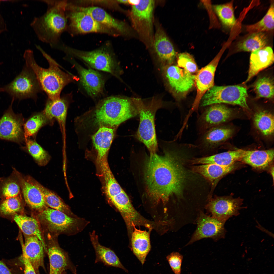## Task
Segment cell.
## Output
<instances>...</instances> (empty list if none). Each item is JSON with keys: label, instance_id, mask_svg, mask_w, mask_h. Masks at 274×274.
I'll list each match as a JSON object with an SVG mask.
<instances>
[{"label": "cell", "instance_id": "cell-1", "mask_svg": "<svg viewBox=\"0 0 274 274\" xmlns=\"http://www.w3.org/2000/svg\"><path fill=\"white\" fill-rule=\"evenodd\" d=\"M179 153L165 150L164 154H150L145 163L144 178L147 194L153 202L166 204L175 195L182 197L185 173Z\"/></svg>", "mask_w": 274, "mask_h": 274}, {"label": "cell", "instance_id": "cell-2", "mask_svg": "<svg viewBox=\"0 0 274 274\" xmlns=\"http://www.w3.org/2000/svg\"><path fill=\"white\" fill-rule=\"evenodd\" d=\"M36 47L47 60L49 64L47 68H42L36 63L32 50L27 49L24 54L26 65L34 74L41 87L46 93L49 99L54 100L60 97L63 88L69 83L77 80V77L70 73L64 72L49 55L39 45Z\"/></svg>", "mask_w": 274, "mask_h": 274}, {"label": "cell", "instance_id": "cell-3", "mask_svg": "<svg viewBox=\"0 0 274 274\" xmlns=\"http://www.w3.org/2000/svg\"><path fill=\"white\" fill-rule=\"evenodd\" d=\"M47 6L46 12L35 17L30 23L39 40L53 48L61 42L62 34L66 31L67 21L65 13L67 0H41Z\"/></svg>", "mask_w": 274, "mask_h": 274}, {"label": "cell", "instance_id": "cell-4", "mask_svg": "<svg viewBox=\"0 0 274 274\" xmlns=\"http://www.w3.org/2000/svg\"><path fill=\"white\" fill-rule=\"evenodd\" d=\"M95 112L96 123L101 126L112 128L138 114L132 99L115 96L107 97L100 101Z\"/></svg>", "mask_w": 274, "mask_h": 274}, {"label": "cell", "instance_id": "cell-5", "mask_svg": "<svg viewBox=\"0 0 274 274\" xmlns=\"http://www.w3.org/2000/svg\"><path fill=\"white\" fill-rule=\"evenodd\" d=\"M140 118L136 134L137 138L147 147L150 154L156 153L158 148L155 127V118L157 110L162 107L160 100L154 98L145 104L139 98L132 99Z\"/></svg>", "mask_w": 274, "mask_h": 274}, {"label": "cell", "instance_id": "cell-6", "mask_svg": "<svg viewBox=\"0 0 274 274\" xmlns=\"http://www.w3.org/2000/svg\"><path fill=\"white\" fill-rule=\"evenodd\" d=\"M57 49L63 51L67 55L81 60L94 70L110 73L120 79L122 71L114 55L106 49H98L91 51H84L69 47L63 43Z\"/></svg>", "mask_w": 274, "mask_h": 274}, {"label": "cell", "instance_id": "cell-7", "mask_svg": "<svg viewBox=\"0 0 274 274\" xmlns=\"http://www.w3.org/2000/svg\"><path fill=\"white\" fill-rule=\"evenodd\" d=\"M36 218L41 225L55 234H75L82 231L89 223L83 218L72 217L48 207L39 212Z\"/></svg>", "mask_w": 274, "mask_h": 274}, {"label": "cell", "instance_id": "cell-8", "mask_svg": "<svg viewBox=\"0 0 274 274\" xmlns=\"http://www.w3.org/2000/svg\"><path fill=\"white\" fill-rule=\"evenodd\" d=\"M247 97V89L242 86L214 85L205 93L199 104L201 106L206 107L225 103L237 105L248 109L246 100Z\"/></svg>", "mask_w": 274, "mask_h": 274}, {"label": "cell", "instance_id": "cell-9", "mask_svg": "<svg viewBox=\"0 0 274 274\" xmlns=\"http://www.w3.org/2000/svg\"><path fill=\"white\" fill-rule=\"evenodd\" d=\"M153 0H140L132 6L130 17L132 25L147 47L153 44Z\"/></svg>", "mask_w": 274, "mask_h": 274}, {"label": "cell", "instance_id": "cell-10", "mask_svg": "<svg viewBox=\"0 0 274 274\" xmlns=\"http://www.w3.org/2000/svg\"><path fill=\"white\" fill-rule=\"evenodd\" d=\"M65 13L67 21L66 31L71 35L97 32L116 35L113 30L99 23L88 13L76 9L68 2Z\"/></svg>", "mask_w": 274, "mask_h": 274}, {"label": "cell", "instance_id": "cell-11", "mask_svg": "<svg viewBox=\"0 0 274 274\" xmlns=\"http://www.w3.org/2000/svg\"><path fill=\"white\" fill-rule=\"evenodd\" d=\"M14 100L35 98L42 89L34 73L26 66L10 83L3 87Z\"/></svg>", "mask_w": 274, "mask_h": 274}, {"label": "cell", "instance_id": "cell-12", "mask_svg": "<svg viewBox=\"0 0 274 274\" xmlns=\"http://www.w3.org/2000/svg\"><path fill=\"white\" fill-rule=\"evenodd\" d=\"M12 98L10 105L0 119V139L20 144L25 141L23 126L24 119L22 114L13 112Z\"/></svg>", "mask_w": 274, "mask_h": 274}, {"label": "cell", "instance_id": "cell-13", "mask_svg": "<svg viewBox=\"0 0 274 274\" xmlns=\"http://www.w3.org/2000/svg\"><path fill=\"white\" fill-rule=\"evenodd\" d=\"M197 226L187 245L202 238H210L215 241L225 237V222L200 211L197 218Z\"/></svg>", "mask_w": 274, "mask_h": 274}, {"label": "cell", "instance_id": "cell-14", "mask_svg": "<svg viewBox=\"0 0 274 274\" xmlns=\"http://www.w3.org/2000/svg\"><path fill=\"white\" fill-rule=\"evenodd\" d=\"M65 58L76 68L80 83L89 96L94 99L103 94L105 81L101 73L92 68H84L67 55Z\"/></svg>", "mask_w": 274, "mask_h": 274}, {"label": "cell", "instance_id": "cell-15", "mask_svg": "<svg viewBox=\"0 0 274 274\" xmlns=\"http://www.w3.org/2000/svg\"><path fill=\"white\" fill-rule=\"evenodd\" d=\"M242 202L240 199L216 197L210 200L205 208L212 217L225 222L230 218L239 214Z\"/></svg>", "mask_w": 274, "mask_h": 274}, {"label": "cell", "instance_id": "cell-16", "mask_svg": "<svg viewBox=\"0 0 274 274\" xmlns=\"http://www.w3.org/2000/svg\"><path fill=\"white\" fill-rule=\"evenodd\" d=\"M197 120V128L200 134L208 129L224 123L232 116V110L222 104L208 106Z\"/></svg>", "mask_w": 274, "mask_h": 274}, {"label": "cell", "instance_id": "cell-17", "mask_svg": "<svg viewBox=\"0 0 274 274\" xmlns=\"http://www.w3.org/2000/svg\"><path fill=\"white\" fill-rule=\"evenodd\" d=\"M165 74L171 89L180 96H183L195 84V75L178 66H166Z\"/></svg>", "mask_w": 274, "mask_h": 274}, {"label": "cell", "instance_id": "cell-18", "mask_svg": "<svg viewBox=\"0 0 274 274\" xmlns=\"http://www.w3.org/2000/svg\"><path fill=\"white\" fill-rule=\"evenodd\" d=\"M223 51L221 50L208 64L198 71L195 75V84L197 93L193 107L198 106L205 93L214 85L215 71Z\"/></svg>", "mask_w": 274, "mask_h": 274}, {"label": "cell", "instance_id": "cell-19", "mask_svg": "<svg viewBox=\"0 0 274 274\" xmlns=\"http://www.w3.org/2000/svg\"><path fill=\"white\" fill-rule=\"evenodd\" d=\"M18 179L21 190L27 204L31 208L39 212L48 207L46 204L43 194L39 188L32 182L31 177L24 176L14 169Z\"/></svg>", "mask_w": 274, "mask_h": 274}, {"label": "cell", "instance_id": "cell-20", "mask_svg": "<svg viewBox=\"0 0 274 274\" xmlns=\"http://www.w3.org/2000/svg\"><path fill=\"white\" fill-rule=\"evenodd\" d=\"M76 9L88 13L96 21L106 27L127 35L129 29L124 22L113 18L102 8L96 6L81 7L73 6Z\"/></svg>", "mask_w": 274, "mask_h": 274}, {"label": "cell", "instance_id": "cell-21", "mask_svg": "<svg viewBox=\"0 0 274 274\" xmlns=\"http://www.w3.org/2000/svg\"><path fill=\"white\" fill-rule=\"evenodd\" d=\"M152 46L160 61L166 66L172 65L176 56L174 46L162 28L158 26Z\"/></svg>", "mask_w": 274, "mask_h": 274}, {"label": "cell", "instance_id": "cell-22", "mask_svg": "<svg viewBox=\"0 0 274 274\" xmlns=\"http://www.w3.org/2000/svg\"><path fill=\"white\" fill-rule=\"evenodd\" d=\"M50 265L49 274H63L69 269L77 274L75 267L70 262L67 254L58 245L52 243L47 247Z\"/></svg>", "mask_w": 274, "mask_h": 274}, {"label": "cell", "instance_id": "cell-23", "mask_svg": "<svg viewBox=\"0 0 274 274\" xmlns=\"http://www.w3.org/2000/svg\"><path fill=\"white\" fill-rule=\"evenodd\" d=\"M45 249L43 244L36 236H27L22 247L24 253L34 269L37 274H40V267L45 269L44 263Z\"/></svg>", "mask_w": 274, "mask_h": 274}, {"label": "cell", "instance_id": "cell-24", "mask_svg": "<svg viewBox=\"0 0 274 274\" xmlns=\"http://www.w3.org/2000/svg\"><path fill=\"white\" fill-rule=\"evenodd\" d=\"M233 132V129L229 128L218 126L212 127L200 134L197 146L207 150L213 149L230 138Z\"/></svg>", "mask_w": 274, "mask_h": 274}, {"label": "cell", "instance_id": "cell-25", "mask_svg": "<svg viewBox=\"0 0 274 274\" xmlns=\"http://www.w3.org/2000/svg\"><path fill=\"white\" fill-rule=\"evenodd\" d=\"M274 60L273 51L270 46L265 47L252 52L248 76L245 83L248 82L260 71L272 64Z\"/></svg>", "mask_w": 274, "mask_h": 274}, {"label": "cell", "instance_id": "cell-26", "mask_svg": "<svg viewBox=\"0 0 274 274\" xmlns=\"http://www.w3.org/2000/svg\"><path fill=\"white\" fill-rule=\"evenodd\" d=\"M89 235L95 253V263L101 262L106 265L121 268L128 272L114 252L100 243L98 236L95 231L90 232Z\"/></svg>", "mask_w": 274, "mask_h": 274}, {"label": "cell", "instance_id": "cell-27", "mask_svg": "<svg viewBox=\"0 0 274 274\" xmlns=\"http://www.w3.org/2000/svg\"><path fill=\"white\" fill-rule=\"evenodd\" d=\"M152 230H142L135 227L131 234L130 239L132 251L142 265L151 249L150 234Z\"/></svg>", "mask_w": 274, "mask_h": 274}, {"label": "cell", "instance_id": "cell-28", "mask_svg": "<svg viewBox=\"0 0 274 274\" xmlns=\"http://www.w3.org/2000/svg\"><path fill=\"white\" fill-rule=\"evenodd\" d=\"M245 151L242 149L224 152L210 156L193 159L191 160L192 164H215L229 166L233 165L236 161L242 159Z\"/></svg>", "mask_w": 274, "mask_h": 274}, {"label": "cell", "instance_id": "cell-29", "mask_svg": "<svg viewBox=\"0 0 274 274\" xmlns=\"http://www.w3.org/2000/svg\"><path fill=\"white\" fill-rule=\"evenodd\" d=\"M114 131L112 128L101 126L92 136L93 144L97 153V164L107 158L114 136Z\"/></svg>", "mask_w": 274, "mask_h": 274}, {"label": "cell", "instance_id": "cell-30", "mask_svg": "<svg viewBox=\"0 0 274 274\" xmlns=\"http://www.w3.org/2000/svg\"><path fill=\"white\" fill-rule=\"evenodd\" d=\"M13 219L23 233L27 236L37 237L42 243L45 251L47 247L41 224L37 218L25 215L16 214Z\"/></svg>", "mask_w": 274, "mask_h": 274}, {"label": "cell", "instance_id": "cell-31", "mask_svg": "<svg viewBox=\"0 0 274 274\" xmlns=\"http://www.w3.org/2000/svg\"><path fill=\"white\" fill-rule=\"evenodd\" d=\"M68 96L60 97L54 100L49 99L44 111L49 118L53 120L55 118L63 127L65 125L70 101Z\"/></svg>", "mask_w": 274, "mask_h": 274}, {"label": "cell", "instance_id": "cell-32", "mask_svg": "<svg viewBox=\"0 0 274 274\" xmlns=\"http://www.w3.org/2000/svg\"><path fill=\"white\" fill-rule=\"evenodd\" d=\"M273 149L266 150H245L242 158L245 163L258 169L267 167L274 158Z\"/></svg>", "mask_w": 274, "mask_h": 274}, {"label": "cell", "instance_id": "cell-33", "mask_svg": "<svg viewBox=\"0 0 274 274\" xmlns=\"http://www.w3.org/2000/svg\"><path fill=\"white\" fill-rule=\"evenodd\" d=\"M32 182L42 193L47 206L51 209L63 212L73 217H77L72 212L69 207L57 195L42 185L32 177Z\"/></svg>", "mask_w": 274, "mask_h": 274}, {"label": "cell", "instance_id": "cell-34", "mask_svg": "<svg viewBox=\"0 0 274 274\" xmlns=\"http://www.w3.org/2000/svg\"><path fill=\"white\" fill-rule=\"evenodd\" d=\"M232 165L225 166L215 164H206L193 166L192 170L201 175L211 182H214L230 173L234 168Z\"/></svg>", "mask_w": 274, "mask_h": 274}, {"label": "cell", "instance_id": "cell-35", "mask_svg": "<svg viewBox=\"0 0 274 274\" xmlns=\"http://www.w3.org/2000/svg\"><path fill=\"white\" fill-rule=\"evenodd\" d=\"M53 120L44 111L34 114L24 122L23 128L25 139L35 136L42 127L53 124Z\"/></svg>", "mask_w": 274, "mask_h": 274}, {"label": "cell", "instance_id": "cell-36", "mask_svg": "<svg viewBox=\"0 0 274 274\" xmlns=\"http://www.w3.org/2000/svg\"><path fill=\"white\" fill-rule=\"evenodd\" d=\"M268 41L267 37L263 32L251 33L246 39L239 43L237 51L252 52L265 47Z\"/></svg>", "mask_w": 274, "mask_h": 274}, {"label": "cell", "instance_id": "cell-37", "mask_svg": "<svg viewBox=\"0 0 274 274\" xmlns=\"http://www.w3.org/2000/svg\"><path fill=\"white\" fill-rule=\"evenodd\" d=\"M254 124L264 135L268 136L274 132V117L270 112L261 110L256 112L253 117Z\"/></svg>", "mask_w": 274, "mask_h": 274}, {"label": "cell", "instance_id": "cell-38", "mask_svg": "<svg viewBox=\"0 0 274 274\" xmlns=\"http://www.w3.org/2000/svg\"><path fill=\"white\" fill-rule=\"evenodd\" d=\"M21 190L18 179L14 171L12 176L0 179V195L5 199L21 194Z\"/></svg>", "mask_w": 274, "mask_h": 274}, {"label": "cell", "instance_id": "cell-39", "mask_svg": "<svg viewBox=\"0 0 274 274\" xmlns=\"http://www.w3.org/2000/svg\"><path fill=\"white\" fill-rule=\"evenodd\" d=\"M273 2H271L266 13L258 22L246 27V30L250 33L263 32L273 30L274 27Z\"/></svg>", "mask_w": 274, "mask_h": 274}, {"label": "cell", "instance_id": "cell-40", "mask_svg": "<svg viewBox=\"0 0 274 274\" xmlns=\"http://www.w3.org/2000/svg\"><path fill=\"white\" fill-rule=\"evenodd\" d=\"M222 24L231 28L235 24L236 20L233 7V2L225 4L214 5L212 7Z\"/></svg>", "mask_w": 274, "mask_h": 274}, {"label": "cell", "instance_id": "cell-41", "mask_svg": "<svg viewBox=\"0 0 274 274\" xmlns=\"http://www.w3.org/2000/svg\"><path fill=\"white\" fill-rule=\"evenodd\" d=\"M25 142V148L38 164L41 166L47 164L50 158L48 152L34 140L27 138Z\"/></svg>", "mask_w": 274, "mask_h": 274}, {"label": "cell", "instance_id": "cell-42", "mask_svg": "<svg viewBox=\"0 0 274 274\" xmlns=\"http://www.w3.org/2000/svg\"><path fill=\"white\" fill-rule=\"evenodd\" d=\"M253 88L258 97L271 98L273 97L274 83L270 77L259 78L254 84Z\"/></svg>", "mask_w": 274, "mask_h": 274}, {"label": "cell", "instance_id": "cell-43", "mask_svg": "<svg viewBox=\"0 0 274 274\" xmlns=\"http://www.w3.org/2000/svg\"><path fill=\"white\" fill-rule=\"evenodd\" d=\"M21 194L15 197L5 199L0 204V212L5 215L16 213L21 209Z\"/></svg>", "mask_w": 274, "mask_h": 274}, {"label": "cell", "instance_id": "cell-44", "mask_svg": "<svg viewBox=\"0 0 274 274\" xmlns=\"http://www.w3.org/2000/svg\"><path fill=\"white\" fill-rule=\"evenodd\" d=\"M176 56L178 66L192 74H197L198 71V66L191 55L184 52L178 54Z\"/></svg>", "mask_w": 274, "mask_h": 274}, {"label": "cell", "instance_id": "cell-45", "mask_svg": "<svg viewBox=\"0 0 274 274\" xmlns=\"http://www.w3.org/2000/svg\"><path fill=\"white\" fill-rule=\"evenodd\" d=\"M167 260L175 274H181L183 256L179 253L173 252L166 257Z\"/></svg>", "mask_w": 274, "mask_h": 274}, {"label": "cell", "instance_id": "cell-46", "mask_svg": "<svg viewBox=\"0 0 274 274\" xmlns=\"http://www.w3.org/2000/svg\"><path fill=\"white\" fill-rule=\"evenodd\" d=\"M21 258L24 265V274H37L27 257L23 252Z\"/></svg>", "mask_w": 274, "mask_h": 274}, {"label": "cell", "instance_id": "cell-47", "mask_svg": "<svg viewBox=\"0 0 274 274\" xmlns=\"http://www.w3.org/2000/svg\"><path fill=\"white\" fill-rule=\"evenodd\" d=\"M0 274H12L10 269L2 261L0 260Z\"/></svg>", "mask_w": 274, "mask_h": 274}, {"label": "cell", "instance_id": "cell-48", "mask_svg": "<svg viewBox=\"0 0 274 274\" xmlns=\"http://www.w3.org/2000/svg\"><path fill=\"white\" fill-rule=\"evenodd\" d=\"M140 0H128L129 4H131L132 6L136 5L139 3Z\"/></svg>", "mask_w": 274, "mask_h": 274}, {"label": "cell", "instance_id": "cell-49", "mask_svg": "<svg viewBox=\"0 0 274 274\" xmlns=\"http://www.w3.org/2000/svg\"><path fill=\"white\" fill-rule=\"evenodd\" d=\"M117 1L119 3L123 4H129L128 0H118Z\"/></svg>", "mask_w": 274, "mask_h": 274}, {"label": "cell", "instance_id": "cell-50", "mask_svg": "<svg viewBox=\"0 0 274 274\" xmlns=\"http://www.w3.org/2000/svg\"><path fill=\"white\" fill-rule=\"evenodd\" d=\"M270 172L272 176V177L273 178V180L274 179V167L273 166L271 168V169Z\"/></svg>", "mask_w": 274, "mask_h": 274}, {"label": "cell", "instance_id": "cell-51", "mask_svg": "<svg viewBox=\"0 0 274 274\" xmlns=\"http://www.w3.org/2000/svg\"><path fill=\"white\" fill-rule=\"evenodd\" d=\"M4 92V89L3 87H0V92Z\"/></svg>", "mask_w": 274, "mask_h": 274}, {"label": "cell", "instance_id": "cell-52", "mask_svg": "<svg viewBox=\"0 0 274 274\" xmlns=\"http://www.w3.org/2000/svg\"><path fill=\"white\" fill-rule=\"evenodd\" d=\"M2 1V0H0V3L1 2V1Z\"/></svg>", "mask_w": 274, "mask_h": 274}]
</instances>
